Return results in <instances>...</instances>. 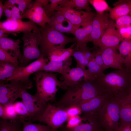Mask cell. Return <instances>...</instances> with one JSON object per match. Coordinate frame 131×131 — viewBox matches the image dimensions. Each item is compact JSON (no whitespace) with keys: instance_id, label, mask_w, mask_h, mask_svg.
<instances>
[{"instance_id":"cell-1","label":"cell","mask_w":131,"mask_h":131,"mask_svg":"<svg viewBox=\"0 0 131 131\" xmlns=\"http://www.w3.org/2000/svg\"><path fill=\"white\" fill-rule=\"evenodd\" d=\"M66 90L57 103V106L65 108L77 105L82 101L98 96L105 95L101 90L96 79L82 81Z\"/></svg>"},{"instance_id":"cell-2","label":"cell","mask_w":131,"mask_h":131,"mask_svg":"<svg viewBox=\"0 0 131 131\" xmlns=\"http://www.w3.org/2000/svg\"><path fill=\"white\" fill-rule=\"evenodd\" d=\"M103 93L109 96L127 94L131 87V72L125 67L97 78Z\"/></svg>"},{"instance_id":"cell-3","label":"cell","mask_w":131,"mask_h":131,"mask_svg":"<svg viewBox=\"0 0 131 131\" xmlns=\"http://www.w3.org/2000/svg\"><path fill=\"white\" fill-rule=\"evenodd\" d=\"M34 74L36 88L34 95L38 100L45 105L55 101L57 93L61 87L62 82L58 80V74L40 71Z\"/></svg>"},{"instance_id":"cell-4","label":"cell","mask_w":131,"mask_h":131,"mask_svg":"<svg viewBox=\"0 0 131 131\" xmlns=\"http://www.w3.org/2000/svg\"><path fill=\"white\" fill-rule=\"evenodd\" d=\"M119 96H109L97 113L99 124L105 131H117L120 121Z\"/></svg>"},{"instance_id":"cell-5","label":"cell","mask_w":131,"mask_h":131,"mask_svg":"<svg viewBox=\"0 0 131 131\" xmlns=\"http://www.w3.org/2000/svg\"><path fill=\"white\" fill-rule=\"evenodd\" d=\"M41 38L39 48L42 55L47 57L49 51L55 47L65 48L67 44L76 42L75 37L71 38L54 29L47 24L40 28Z\"/></svg>"},{"instance_id":"cell-6","label":"cell","mask_w":131,"mask_h":131,"mask_svg":"<svg viewBox=\"0 0 131 131\" xmlns=\"http://www.w3.org/2000/svg\"><path fill=\"white\" fill-rule=\"evenodd\" d=\"M9 83L0 84V104L4 106L13 104L18 98H21L24 90L31 89L33 85L32 81L23 82L13 79Z\"/></svg>"},{"instance_id":"cell-7","label":"cell","mask_w":131,"mask_h":131,"mask_svg":"<svg viewBox=\"0 0 131 131\" xmlns=\"http://www.w3.org/2000/svg\"><path fill=\"white\" fill-rule=\"evenodd\" d=\"M22 39L24 43L22 59L19 67L26 66L32 60L38 59L41 55L39 48L41 38L40 33L36 31L23 33Z\"/></svg>"},{"instance_id":"cell-8","label":"cell","mask_w":131,"mask_h":131,"mask_svg":"<svg viewBox=\"0 0 131 131\" xmlns=\"http://www.w3.org/2000/svg\"><path fill=\"white\" fill-rule=\"evenodd\" d=\"M68 118L65 108L49 103L43 112L36 117L34 121L45 123L53 131H57V129L62 126Z\"/></svg>"},{"instance_id":"cell-9","label":"cell","mask_w":131,"mask_h":131,"mask_svg":"<svg viewBox=\"0 0 131 131\" xmlns=\"http://www.w3.org/2000/svg\"><path fill=\"white\" fill-rule=\"evenodd\" d=\"M49 59L43 55L26 66L17 67L12 75L7 79L6 82L15 79L23 82H30L32 81L29 77L30 75L41 71L49 61Z\"/></svg>"},{"instance_id":"cell-10","label":"cell","mask_w":131,"mask_h":131,"mask_svg":"<svg viewBox=\"0 0 131 131\" xmlns=\"http://www.w3.org/2000/svg\"><path fill=\"white\" fill-rule=\"evenodd\" d=\"M56 10L60 11L66 20L78 28L85 26L97 15L91 12L78 10L64 7L57 8Z\"/></svg>"},{"instance_id":"cell-11","label":"cell","mask_w":131,"mask_h":131,"mask_svg":"<svg viewBox=\"0 0 131 131\" xmlns=\"http://www.w3.org/2000/svg\"><path fill=\"white\" fill-rule=\"evenodd\" d=\"M22 19L27 18L43 28L49 22L47 16L39 0L33 1L22 16Z\"/></svg>"},{"instance_id":"cell-12","label":"cell","mask_w":131,"mask_h":131,"mask_svg":"<svg viewBox=\"0 0 131 131\" xmlns=\"http://www.w3.org/2000/svg\"><path fill=\"white\" fill-rule=\"evenodd\" d=\"M115 28V23L111 20L109 26L94 46L118 49L120 42L123 40Z\"/></svg>"},{"instance_id":"cell-13","label":"cell","mask_w":131,"mask_h":131,"mask_svg":"<svg viewBox=\"0 0 131 131\" xmlns=\"http://www.w3.org/2000/svg\"><path fill=\"white\" fill-rule=\"evenodd\" d=\"M96 79L89 73L87 69L84 70L76 67L71 68L69 72L65 75L60 77L62 82L61 88L66 89L74 86L82 81Z\"/></svg>"},{"instance_id":"cell-14","label":"cell","mask_w":131,"mask_h":131,"mask_svg":"<svg viewBox=\"0 0 131 131\" xmlns=\"http://www.w3.org/2000/svg\"><path fill=\"white\" fill-rule=\"evenodd\" d=\"M109 13L104 12L97 14L92 20V29L90 41L94 46L109 26L111 20L109 19Z\"/></svg>"},{"instance_id":"cell-15","label":"cell","mask_w":131,"mask_h":131,"mask_svg":"<svg viewBox=\"0 0 131 131\" xmlns=\"http://www.w3.org/2000/svg\"><path fill=\"white\" fill-rule=\"evenodd\" d=\"M0 29L5 31L9 33H23L32 30L40 33V28L32 21L24 22L21 20L14 21L11 19L0 22Z\"/></svg>"},{"instance_id":"cell-16","label":"cell","mask_w":131,"mask_h":131,"mask_svg":"<svg viewBox=\"0 0 131 131\" xmlns=\"http://www.w3.org/2000/svg\"><path fill=\"white\" fill-rule=\"evenodd\" d=\"M21 98L29 112L30 118L28 121L30 122L34 121L36 117L41 115L48 105H45L41 103L34 95L29 93L26 90H24L22 91Z\"/></svg>"},{"instance_id":"cell-17","label":"cell","mask_w":131,"mask_h":131,"mask_svg":"<svg viewBox=\"0 0 131 131\" xmlns=\"http://www.w3.org/2000/svg\"><path fill=\"white\" fill-rule=\"evenodd\" d=\"M98 49L107 68H109L118 69H123V59L117 49L108 47H99Z\"/></svg>"},{"instance_id":"cell-18","label":"cell","mask_w":131,"mask_h":131,"mask_svg":"<svg viewBox=\"0 0 131 131\" xmlns=\"http://www.w3.org/2000/svg\"><path fill=\"white\" fill-rule=\"evenodd\" d=\"M83 120L87 121L86 123H81L78 126L69 128L63 125L60 128L62 131H101L102 128L98 122L97 114H83Z\"/></svg>"},{"instance_id":"cell-19","label":"cell","mask_w":131,"mask_h":131,"mask_svg":"<svg viewBox=\"0 0 131 131\" xmlns=\"http://www.w3.org/2000/svg\"><path fill=\"white\" fill-rule=\"evenodd\" d=\"M109 96H98L84 101L77 105L83 114H97Z\"/></svg>"},{"instance_id":"cell-20","label":"cell","mask_w":131,"mask_h":131,"mask_svg":"<svg viewBox=\"0 0 131 131\" xmlns=\"http://www.w3.org/2000/svg\"><path fill=\"white\" fill-rule=\"evenodd\" d=\"M76 43L71 45L69 47L65 49L58 47H55L48 51L47 57L49 61H60L66 60L72 56L73 51L79 49L75 47Z\"/></svg>"},{"instance_id":"cell-21","label":"cell","mask_w":131,"mask_h":131,"mask_svg":"<svg viewBox=\"0 0 131 131\" xmlns=\"http://www.w3.org/2000/svg\"><path fill=\"white\" fill-rule=\"evenodd\" d=\"M19 39L14 40L8 37L0 38V47L7 52L17 58L20 64L22 59V54L20 49Z\"/></svg>"},{"instance_id":"cell-22","label":"cell","mask_w":131,"mask_h":131,"mask_svg":"<svg viewBox=\"0 0 131 131\" xmlns=\"http://www.w3.org/2000/svg\"><path fill=\"white\" fill-rule=\"evenodd\" d=\"M72 64V59L71 57L66 60L62 61H49L41 71L59 73L61 74V76H63L69 72Z\"/></svg>"},{"instance_id":"cell-23","label":"cell","mask_w":131,"mask_h":131,"mask_svg":"<svg viewBox=\"0 0 131 131\" xmlns=\"http://www.w3.org/2000/svg\"><path fill=\"white\" fill-rule=\"evenodd\" d=\"M91 50L92 48L85 46L73 51L72 56L74 57L77 62L76 67L86 69V67L89 61L94 57V52H92Z\"/></svg>"},{"instance_id":"cell-24","label":"cell","mask_w":131,"mask_h":131,"mask_svg":"<svg viewBox=\"0 0 131 131\" xmlns=\"http://www.w3.org/2000/svg\"><path fill=\"white\" fill-rule=\"evenodd\" d=\"M114 7L109 12V17L113 20L125 15H129L131 11V0H120L114 3Z\"/></svg>"},{"instance_id":"cell-25","label":"cell","mask_w":131,"mask_h":131,"mask_svg":"<svg viewBox=\"0 0 131 131\" xmlns=\"http://www.w3.org/2000/svg\"><path fill=\"white\" fill-rule=\"evenodd\" d=\"M92 29V21L82 28H77L73 34L76 39L75 47L79 49L82 47L87 46L90 42V36Z\"/></svg>"},{"instance_id":"cell-26","label":"cell","mask_w":131,"mask_h":131,"mask_svg":"<svg viewBox=\"0 0 131 131\" xmlns=\"http://www.w3.org/2000/svg\"><path fill=\"white\" fill-rule=\"evenodd\" d=\"M118 49L123 59V64L129 69L131 67V40L121 41Z\"/></svg>"},{"instance_id":"cell-27","label":"cell","mask_w":131,"mask_h":131,"mask_svg":"<svg viewBox=\"0 0 131 131\" xmlns=\"http://www.w3.org/2000/svg\"><path fill=\"white\" fill-rule=\"evenodd\" d=\"M23 122L19 117L9 120L0 118V131H23Z\"/></svg>"},{"instance_id":"cell-28","label":"cell","mask_w":131,"mask_h":131,"mask_svg":"<svg viewBox=\"0 0 131 131\" xmlns=\"http://www.w3.org/2000/svg\"><path fill=\"white\" fill-rule=\"evenodd\" d=\"M18 66L11 63L0 61V82L4 83L6 80L10 77Z\"/></svg>"},{"instance_id":"cell-29","label":"cell","mask_w":131,"mask_h":131,"mask_svg":"<svg viewBox=\"0 0 131 131\" xmlns=\"http://www.w3.org/2000/svg\"><path fill=\"white\" fill-rule=\"evenodd\" d=\"M89 3L88 0H66L62 7L79 10L85 9L86 11L91 12L92 9Z\"/></svg>"},{"instance_id":"cell-30","label":"cell","mask_w":131,"mask_h":131,"mask_svg":"<svg viewBox=\"0 0 131 131\" xmlns=\"http://www.w3.org/2000/svg\"><path fill=\"white\" fill-rule=\"evenodd\" d=\"M23 124V131H53L49 126L33 123L22 119Z\"/></svg>"},{"instance_id":"cell-31","label":"cell","mask_w":131,"mask_h":131,"mask_svg":"<svg viewBox=\"0 0 131 131\" xmlns=\"http://www.w3.org/2000/svg\"><path fill=\"white\" fill-rule=\"evenodd\" d=\"M120 102V122L131 123V102L125 103Z\"/></svg>"},{"instance_id":"cell-32","label":"cell","mask_w":131,"mask_h":131,"mask_svg":"<svg viewBox=\"0 0 131 131\" xmlns=\"http://www.w3.org/2000/svg\"><path fill=\"white\" fill-rule=\"evenodd\" d=\"M87 66L90 74L95 79L104 74V70L96 63L94 58L90 60Z\"/></svg>"},{"instance_id":"cell-33","label":"cell","mask_w":131,"mask_h":131,"mask_svg":"<svg viewBox=\"0 0 131 131\" xmlns=\"http://www.w3.org/2000/svg\"><path fill=\"white\" fill-rule=\"evenodd\" d=\"M13 105L17 115L22 119L29 121L30 115L25 106L22 102H15Z\"/></svg>"},{"instance_id":"cell-34","label":"cell","mask_w":131,"mask_h":131,"mask_svg":"<svg viewBox=\"0 0 131 131\" xmlns=\"http://www.w3.org/2000/svg\"><path fill=\"white\" fill-rule=\"evenodd\" d=\"M89 1L96 10L97 14H102L105 11H109L111 8L105 0H89Z\"/></svg>"},{"instance_id":"cell-35","label":"cell","mask_w":131,"mask_h":131,"mask_svg":"<svg viewBox=\"0 0 131 131\" xmlns=\"http://www.w3.org/2000/svg\"><path fill=\"white\" fill-rule=\"evenodd\" d=\"M67 20L68 24L66 26L64 25L63 22L50 26L61 33H71L73 34L75 30L78 27L72 24L69 21Z\"/></svg>"},{"instance_id":"cell-36","label":"cell","mask_w":131,"mask_h":131,"mask_svg":"<svg viewBox=\"0 0 131 131\" xmlns=\"http://www.w3.org/2000/svg\"><path fill=\"white\" fill-rule=\"evenodd\" d=\"M0 61L6 62L19 66L20 63L18 58L13 56L0 47Z\"/></svg>"},{"instance_id":"cell-37","label":"cell","mask_w":131,"mask_h":131,"mask_svg":"<svg viewBox=\"0 0 131 131\" xmlns=\"http://www.w3.org/2000/svg\"><path fill=\"white\" fill-rule=\"evenodd\" d=\"M49 18V21L47 24L50 26L62 23L66 20L62 13L58 10L55 11Z\"/></svg>"},{"instance_id":"cell-38","label":"cell","mask_w":131,"mask_h":131,"mask_svg":"<svg viewBox=\"0 0 131 131\" xmlns=\"http://www.w3.org/2000/svg\"><path fill=\"white\" fill-rule=\"evenodd\" d=\"M115 20V26L117 30L131 26V17L129 15L121 16Z\"/></svg>"},{"instance_id":"cell-39","label":"cell","mask_w":131,"mask_h":131,"mask_svg":"<svg viewBox=\"0 0 131 131\" xmlns=\"http://www.w3.org/2000/svg\"><path fill=\"white\" fill-rule=\"evenodd\" d=\"M50 3L47 15L50 17L58 8L62 7L66 0H49Z\"/></svg>"},{"instance_id":"cell-40","label":"cell","mask_w":131,"mask_h":131,"mask_svg":"<svg viewBox=\"0 0 131 131\" xmlns=\"http://www.w3.org/2000/svg\"><path fill=\"white\" fill-rule=\"evenodd\" d=\"M4 106L7 120H13L19 117L17 114L13 104H8Z\"/></svg>"},{"instance_id":"cell-41","label":"cell","mask_w":131,"mask_h":131,"mask_svg":"<svg viewBox=\"0 0 131 131\" xmlns=\"http://www.w3.org/2000/svg\"><path fill=\"white\" fill-rule=\"evenodd\" d=\"M83 120L82 117L79 115L69 117L67 121V124L65 126L67 127L72 128L76 127L82 123Z\"/></svg>"},{"instance_id":"cell-42","label":"cell","mask_w":131,"mask_h":131,"mask_svg":"<svg viewBox=\"0 0 131 131\" xmlns=\"http://www.w3.org/2000/svg\"><path fill=\"white\" fill-rule=\"evenodd\" d=\"M66 113L69 117L79 115L82 112L79 107L77 105H74L65 108Z\"/></svg>"},{"instance_id":"cell-43","label":"cell","mask_w":131,"mask_h":131,"mask_svg":"<svg viewBox=\"0 0 131 131\" xmlns=\"http://www.w3.org/2000/svg\"><path fill=\"white\" fill-rule=\"evenodd\" d=\"M123 40H131V26L117 30Z\"/></svg>"},{"instance_id":"cell-44","label":"cell","mask_w":131,"mask_h":131,"mask_svg":"<svg viewBox=\"0 0 131 131\" xmlns=\"http://www.w3.org/2000/svg\"><path fill=\"white\" fill-rule=\"evenodd\" d=\"M33 1L32 0H18L17 5L18 8L21 12V16L28 8Z\"/></svg>"},{"instance_id":"cell-45","label":"cell","mask_w":131,"mask_h":131,"mask_svg":"<svg viewBox=\"0 0 131 131\" xmlns=\"http://www.w3.org/2000/svg\"><path fill=\"white\" fill-rule=\"evenodd\" d=\"M93 52L94 54V59L96 63L104 70L107 69L104 63L101 55L98 49L96 51H93Z\"/></svg>"},{"instance_id":"cell-46","label":"cell","mask_w":131,"mask_h":131,"mask_svg":"<svg viewBox=\"0 0 131 131\" xmlns=\"http://www.w3.org/2000/svg\"><path fill=\"white\" fill-rule=\"evenodd\" d=\"M20 11L18 7L15 5L12 7V14L11 19L14 21L21 20L22 17L20 13Z\"/></svg>"},{"instance_id":"cell-47","label":"cell","mask_w":131,"mask_h":131,"mask_svg":"<svg viewBox=\"0 0 131 131\" xmlns=\"http://www.w3.org/2000/svg\"><path fill=\"white\" fill-rule=\"evenodd\" d=\"M3 5L4 12L7 19H11L12 14V7L13 6L4 4Z\"/></svg>"},{"instance_id":"cell-48","label":"cell","mask_w":131,"mask_h":131,"mask_svg":"<svg viewBox=\"0 0 131 131\" xmlns=\"http://www.w3.org/2000/svg\"><path fill=\"white\" fill-rule=\"evenodd\" d=\"M39 0L41 4L47 15L49 5V0Z\"/></svg>"},{"instance_id":"cell-49","label":"cell","mask_w":131,"mask_h":131,"mask_svg":"<svg viewBox=\"0 0 131 131\" xmlns=\"http://www.w3.org/2000/svg\"><path fill=\"white\" fill-rule=\"evenodd\" d=\"M0 117L1 118L7 120L4 106L0 104Z\"/></svg>"},{"instance_id":"cell-50","label":"cell","mask_w":131,"mask_h":131,"mask_svg":"<svg viewBox=\"0 0 131 131\" xmlns=\"http://www.w3.org/2000/svg\"><path fill=\"white\" fill-rule=\"evenodd\" d=\"M9 34L3 29H0V38L7 37Z\"/></svg>"},{"instance_id":"cell-51","label":"cell","mask_w":131,"mask_h":131,"mask_svg":"<svg viewBox=\"0 0 131 131\" xmlns=\"http://www.w3.org/2000/svg\"><path fill=\"white\" fill-rule=\"evenodd\" d=\"M4 12V8L3 4V1L0 0V19L2 16Z\"/></svg>"},{"instance_id":"cell-52","label":"cell","mask_w":131,"mask_h":131,"mask_svg":"<svg viewBox=\"0 0 131 131\" xmlns=\"http://www.w3.org/2000/svg\"><path fill=\"white\" fill-rule=\"evenodd\" d=\"M129 15L131 17V11L130 12Z\"/></svg>"},{"instance_id":"cell-53","label":"cell","mask_w":131,"mask_h":131,"mask_svg":"<svg viewBox=\"0 0 131 131\" xmlns=\"http://www.w3.org/2000/svg\"><path fill=\"white\" fill-rule=\"evenodd\" d=\"M129 70H130V71L131 72V68H130V69Z\"/></svg>"}]
</instances>
